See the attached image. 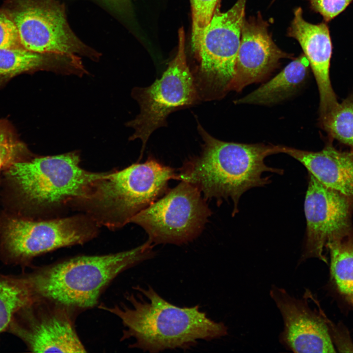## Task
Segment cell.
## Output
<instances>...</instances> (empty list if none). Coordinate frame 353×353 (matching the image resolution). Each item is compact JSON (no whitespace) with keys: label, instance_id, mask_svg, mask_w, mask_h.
Here are the masks:
<instances>
[{"label":"cell","instance_id":"6da1fadb","mask_svg":"<svg viewBox=\"0 0 353 353\" xmlns=\"http://www.w3.org/2000/svg\"><path fill=\"white\" fill-rule=\"evenodd\" d=\"M138 293L126 295L129 305L121 303L99 308L112 313L125 328L121 340L133 338L130 348L158 353L166 350L184 351L196 346L200 340L210 341L228 334L223 322L211 320L200 307H179L170 303L149 285L133 287Z\"/></svg>","mask_w":353,"mask_h":353},{"label":"cell","instance_id":"7a4b0ae2","mask_svg":"<svg viewBox=\"0 0 353 353\" xmlns=\"http://www.w3.org/2000/svg\"><path fill=\"white\" fill-rule=\"evenodd\" d=\"M198 129L204 142L202 151L180 169L179 180L196 187L206 201L215 199L220 203L231 199L233 215L238 211L244 193L270 183V177L264 176V173H283L264 161L267 156L281 153V145L226 142L210 135L200 124Z\"/></svg>","mask_w":353,"mask_h":353},{"label":"cell","instance_id":"3957f363","mask_svg":"<svg viewBox=\"0 0 353 353\" xmlns=\"http://www.w3.org/2000/svg\"><path fill=\"white\" fill-rule=\"evenodd\" d=\"M148 240L129 250L74 257L24 274L35 300L55 303L76 312L97 305L102 292L120 274L155 255Z\"/></svg>","mask_w":353,"mask_h":353},{"label":"cell","instance_id":"277c9868","mask_svg":"<svg viewBox=\"0 0 353 353\" xmlns=\"http://www.w3.org/2000/svg\"><path fill=\"white\" fill-rule=\"evenodd\" d=\"M80 161L76 151L36 157L12 164L6 176L34 219L56 218L73 209L105 173L87 171Z\"/></svg>","mask_w":353,"mask_h":353},{"label":"cell","instance_id":"5b68a950","mask_svg":"<svg viewBox=\"0 0 353 353\" xmlns=\"http://www.w3.org/2000/svg\"><path fill=\"white\" fill-rule=\"evenodd\" d=\"M171 179L179 180L174 169L149 157L144 163L105 172L74 209L82 211L100 227L116 230L165 194Z\"/></svg>","mask_w":353,"mask_h":353},{"label":"cell","instance_id":"8992f818","mask_svg":"<svg viewBox=\"0 0 353 353\" xmlns=\"http://www.w3.org/2000/svg\"><path fill=\"white\" fill-rule=\"evenodd\" d=\"M99 227L84 213L49 219L6 216L0 223V259L26 266L42 254L86 243Z\"/></svg>","mask_w":353,"mask_h":353},{"label":"cell","instance_id":"52a82bcc","mask_svg":"<svg viewBox=\"0 0 353 353\" xmlns=\"http://www.w3.org/2000/svg\"><path fill=\"white\" fill-rule=\"evenodd\" d=\"M247 0H237L225 12L219 4L194 52L192 72L201 100H220L231 91Z\"/></svg>","mask_w":353,"mask_h":353},{"label":"cell","instance_id":"ba28073f","mask_svg":"<svg viewBox=\"0 0 353 353\" xmlns=\"http://www.w3.org/2000/svg\"><path fill=\"white\" fill-rule=\"evenodd\" d=\"M178 48L161 77L150 86L134 88L131 95L140 107L139 114L126 125L134 129L130 140L142 142V153L151 134L165 126L171 112L182 107L193 105L200 100L192 72L187 61L185 33L178 32Z\"/></svg>","mask_w":353,"mask_h":353},{"label":"cell","instance_id":"9c48e42d","mask_svg":"<svg viewBox=\"0 0 353 353\" xmlns=\"http://www.w3.org/2000/svg\"><path fill=\"white\" fill-rule=\"evenodd\" d=\"M199 190L181 180L175 188L133 217L129 221L142 227L154 246L181 245L199 236L211 211Z\"/></svg>","mask_w":353,"mask_h":353},{"label":"cell","instance_id":"30bf717a","mask_svg":"<svg viewBox=\"0 0 353 353\" xmlns=\"http://www.w3.org/2000/svg\"><path fill=\"white\" fill-rule=\"evenodd\" d=\"M22 46L35 52L82 56L98 61L101 54L70 28L64 4L57 0H13L7 12Z\"/></svg>","mask_w":353,"mask_h":353},{"label":"cell","instance_id":"8fae6325","mask_svg":"<svg viewBox=\"0 0 353 353\" xmlns=\"http://www.w3.org/2000/svg\"><path fill=\"white\" fill-rule=\"evenodd\" d=\"M78 313L52 302L36 300L15 315L8 331L36 353H85L76 331Z\"/></svg>","mask_w":353,"mask_h":353},{"label":"cell","instance_id":"7c38bea8","mask_svg":"<svg viewBox=\"0 0 353 353\" xmlns=\"http://www.w3.org/2000/svg\"><path fill=\"white\" fill-rule=\"evenodd\" d=\"M304 211L306 234L299 263L312 257L327 262L324 252L328 242L353 230V200L325 186L308 173Z\"/></svg>","mask_w":353,"mask_h":353},{"label":"cell","instance_id":"4fadbf2b","mask_svg":"<svg viewBox=\"0 0 353 353\" xmlns=\"http://www.w3.org/2000/svg\"><path fill=\"white\" fill-rule=\"evenodd\" d=\"M270 295L283 319L279 341L285 349L299 353L335 352L325 322L309 305L308 290L297 298L273 285Z\"/></svg>","mask_w":353,"mask_h":353},{"label":"cell","instance_id":"5bb4252c","mask_svg":"<svg viewBox=\"0 0 353 353\" xmlns=\"http://www.w3.org/2000/svg\"><path fill=\"white\" fill-rule=\"evenodd\" d=\"M268 26L259 13L245 18L231 91L239 92L250 84L264 81L279 67L281 59L292 57L274 43Z\"/></svg>","mask_w":353,"mask_h":353},{"label":"cell","instance_id":"9a60e30c","mask_svg":"<svg viewBox=\"0 0 353 353\" xmlns=\"http://www.w3.org/2000/svg\"><path fill=\"white\" fill-rule=\"evenodd\" d=\"M303 13L301 7L295 9L287 34L300 44L314 76L320 97L318 123H321L339 103L330 78L332 43L327 24L310 23Z\"/></svg>","mask_w":353,"mask_h":353},{"label":"cell","instance_id":"2e32d148","mask_svg":"<svg viewBox=\"0 0 353 353\" xmlns=\"http://www.w3.org/2000/svg\"><path fill=\"white\" fill-rule=\"evenodd\" d=\"M281 153L294 158L325 186L353 200V150L341 151L327 140L321 151H312L281 145Z\"/></svg>","mask_w":353,"mask_h":353},{"label":"cell","instance_id":"e0dca14e","mask_svg":"<svg viewBox=\"0 0 353 353\" xmlns=\"http://www.w3.org/2000/svg\"><path fill=\"white\" fill-rule=\"evenodd\" d=\"M309 62L303 54L289 63L275 77L236 100V104L270 105L283 101L298 92L309 76Z\"/></svg>","mask_w":353,"mask_h":353},{"label":"cell","instance_id":"ac0fdd59","mask_svg":"<svg viewBox=\"0 0 353 353\" xmlns=\"http://www.w3.org/2000/svg\"><path fill=\"white\" fill-rule=\"evenodd\" d=\"M35 300L24 276L0 275V334L21 309Z\"/></svg>","mask_w":353,"mask_h":353},{"label":"cell","instance_id":"d6986e66","mask_svg":"<svg viewBox=\"0 0 353 353\" xmlns=\"http://www.w3.org/2000/svg\"><path fill=\"white\" fill-rule=\"evenodd\" d=\"M330 273L338 290L353 296V230L328 242Z\"/></svg>","mask_w":353,"mask_h":353},{"label":"cell","instance_id":"ffe728a7","mask_svg":"<svg viewBox=\"0 0 353 353\" xmlns=\"http://www.w3.org/2000/svg\"><path fill=\"white\" fill-rule=\"evenodd\" d=\"M318 125L327 134V140H336L353 150V93L339 102Z\"/></svg>","mask_w":353,"mask_h":353},{"label":"cell","instance_id":"44dd1931","mask_svg":"<svg viewBox=\"0 0 353 353\" xmlns=\"http://www.w3.org/2000/svg\"><path fill=\"white\" fill-rule=\"evenodd\" d=\"M28 151L3 122H0V172L15 162L24 160Z\"/></svg>","mask_w":353,"mask_h":353},{"label":"cell","instance_id":"7402d4cb","mask_svg":"<svg viewBox=\"0 0 353 353\" xmlns=\"http://www.w3.org/2000/svg\"><path fill=\"white\" fill-rule=\"evenodd\" d=\"M192 18V46L197 50L203 31L210 22L220 0H190Z\"/></svg>","mask_w":353,"mask_h":353},{"label":"cell","instance_id":"603a6c76","mask_svg":"<svg viewBox=\"0 0 353 353\" xmlns=\"http://www.w3.org/2000/svg\"><path fill=\"white\" fill-rule=\"evenodd\" d=\"M23 47L17 29L5 12L0 11V49Z\"/></svg>","mask_w":353,"mask_h":353},{"label":"cell","instance_id":"cb8c5ba5","mask_svg":"<svg viewBox=\"0 0 353 353\" xmlns=\"http://www.w3.org/2000/svg\"><path fill=\"white\" fill-rule=\"evenodd\" d=\"M311 8L329 22L342 12L353 0H309Z\"/></svg>","mask_w":353,"mask_h":353},{"label":"cell","instance_id":"d4e9b609","mask_svg":"<svg viewBox=\"0 0 353 353\" xmlns=\"http://www.w3.org/2000/svg\"><path fill=\"white\" fill-rule=\"evenodd\" d=\"M114 7L119 9H123L126 8L129 5V0H106Z\"/></svg>","mask_w":353,"mask_h":353}]
</instances>
